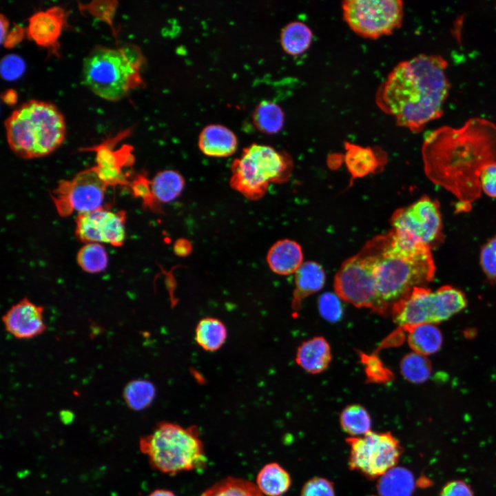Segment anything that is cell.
Listing matches in <instances>:
<instances>
[{
	"instance_id": "obj_19",
	"label": "cell",
	"mask_w": 496,
	"mask_h": 496,
	"mask_svg": "<svg viewBox=\"0 0 496 496\" xmlns=\"http://www.w3.org/2000/svg\"><path fill=\"white\" fill-rule=\"evenodd\" d=\"M302 260L303 254L300 245L289 239L275 242L267 255V262L271 270L282 276L295 273L303 263Z\"/></svg>"
},
{
	"instance_id": "obj_3",
	"label": "cell",
	"mask_w": 496,
	"mask_h": 496,
	"mask_svg": "<svg viewBox=\"0 0 496 496\" xmlns=\"http://www.w3.org/2000/svg\"><path fill=\"white\" fill-rule=\"evenodd\" d=\"M391 232L375 272L379 314H387L395 302L430 282L435 271L430 247Z\"/></svg>"
},
{
	"instance_id": "obj_25",
	"label": "cell",
	"mask_w": 496,
	"mask_h": 496,
	"mask_svg": "<svg viewBox=\"0 0 496 496\" xmlns=\"http://www.w3.org/2000/svg\"><path fill=\"white\" fill-rule=\"evenodd\" d=\"M408 342L414 352L428 355L437 352L442 343V335L434 324H422L407 330Z\"/></svg>"
},
{
	"instance_id": "obj_5",
	"label": "cell",
	"mask_w": 496,
	"mask_h": 496,
	"mask_svg": "<svg viewBox=\"0 0 496 496\" xmlns=\"http://www.w3.org/2000/svg\"><path fill=\"white\" fill-rule=\"evenodd\" d=\"M145 62V57L136 45L98 46L84 59L83 81L98 96L111 101H118L143 85L141 71Z\"/></svg>"
},
{
	"instance_id": "obj_7",
	"label": "cell",
	"mask_w": 496,
	"mask_h": 496,
	"mask_svg": "<svg viewBox=\"0 0 496 496\" xmlns=\"http://www.w3.org/2000/svg\"><path fill=\"white\" fill-rule=\"evenodd\" d=\"M291 167L287 154L269 145L252 143L232 162L230 185L246 198L256 200L265 195L270 183L287 180Z\"/></svg>"
},
{
	"instance_id": "obj_6",
	"label": "cell",
	"mask_w": 496,
	"mask_h": 496,
	"mask_svg": "<svg viewBox=\"0 0 496 496\" xmlns=\"http://www.w3.org/2000/svg\"><path fill=\"white\" fill-rule=\"evenodd\" d=\"M139 448L154 469L170 475L199 470L207 464L204 445L196 426L183 427L160 422L152 433L141 437Z\"/></svg>"
},
{
	"instance_id": "obj_15",
	"label": "cell",
	"mask_w": 496,
	"mask_h": 496,
	"mask_svg": "<svg viewBox=\"0 0 496 496\" xmlns=\"http://www.w3.org/2000/svg\"><path fill=\"white\" fill-rule=\"evenodd\" d=\"M42 306L24 298L12 305L3 316L6 331L17 339H32L46 329Z\"/></svg>"
},
{
	"instance_id": "obj_4",
	"label": "cell",
	"mask_w": 496,
	"mask_h": 496,
	"mask_svg": "<svg viewBox=\"0 0 496 496\" xmlns=\"http://www.w3.org/2000/svg\"><path fill=\"white\" fill-rule=\"evenodd\" d=\"M4 124L10 149L24 159L47 156L65 138L64 117L54 104L47 101L30 100L23 103Z\"/></svg>"
},
{
	"instance_id": "obj_37",
	"label": "cell",
	"mask_w": 496,
	"mask_h": 496,
	"mask_svg": "<svg viewBox=\"0 0 496 496\" xmlns=\"http://www.w3.org/2000/svg\"><path fill=\"white\" fill-rule=\"evenodd\" d=\"M480 265L491 280H496V236L491 238L482 248Z\"/></svg>"
},
{
	"instance_id": "obj_2",
	"label": "cell",
	"mask_w": 496,
	"mask_h": 496,
	"mask_svg": "<svg viewBox=\"0 0 496 496\" xmlns=\"http://www.w3.org/2000/svg\"><path fill=\"white\" fill-rule=\"evenodd\" d=\"M447 66L440 55L420 54L400 62L378 88L377 105L398 126L420 132L442 114L449 90Z\"/></svg>"
},
{
	"instance_id": "obj_24",
	"label": "cell",
	"mask_w": 496,
	"mask_h": 496,
	"mask_svg": "<svg viewBox=\"0 0 496 496\" xmlns=\"http://www.w3.org/2000/svg\"><path fill=\"white\" fill-rule=\"evenodd\" d=\"M345 163L352 176L362 177L374 172L380 165L375 151L349 143H345Z\"/></svg>"
},
{
	"instance_id": "obj_10",
	"label": "cell",
	"mask_w": 496,
	"mask_h": 496,
	"mask_svg": "<svg viewBox=\"0 0 496 496\" xmlns=\"http://www.w3.org/2000/svg\"><path fill=\"white\" fill-rule=\"evenodd\" d=\"M342 8L349 27L364 38L390 34L402 22L404 6L400 0H346Z\"/></svg>"
},
{
	"instance_id": "obj_20",
	"label": "cell",
	"mask_w": 496,
	"mask_h": 496,
	"mask_svg": "<svg viewBox=\"0 0 496 496\" xmlns=\"http://www.w3.org/2000/svg\"><path fill=\"white\" fill-rule=\"evenodd\" d=\"M325 280V272L320 264L313 261L303 262L295 272L293 309L298 311L302 300L319 291L324 285Z\"/></svg>"
},
{
	"instance_id": "obj_35",
	"label": "cell",
	"mask_w": 496,
	"mask_h": 496,
	"mask_svg": "<svg viewBox=\"0 0 496 496\" xmlns=\"http://www.w3.org/2000/svg\"><path fill=\"white\" fill-rule=\"evenodd\" d=\"M337 294L323 293L318 301L320 315L327 320L336 322L341 319L343 309Z\"/></svg>"
},
{
	"instance_id": "obj_29",
	"label": "cell",
	"mask_w": 496,
	"mask_h": 496,
	"mask_svg": "<svg viewBox=\"0 0 496 496\" xmlns=\"http://www.w3.org/2000/svg\"><path fill=\"white\" fill-rule=\"evenodd\" d=\"M256 127L261 132L278 133L283 127L285 115L282 108L269 101H262L255 108L252 115Z\"/></svg>"
},
{
	"instance_id": "obj_26",
	"label": "cell",
	"mask_w": 496,
	"mask_h": 496,
	"mask_svg": "<svg viewBox=\"0 0 496 496\" xmlns=\"http://www.w3.org/2000/svg\"><path fill=\"white\" fill-rule=\"evenodd\" d=\"M312 39L311 29L301 21L287 23L280 33V44L283 50L292 56L300 55L307 51Z\"/></svg>"
},
{
	"instance_id": "obj_44",
	"label": "cell",
	"mask_w": 496,
	"mask_h": 496,
	"mask_svg": "<svg viewBox=\"0 0 496 496\" xmlns=\"http://www.w3.org/2000/svg\"><path fill=\"white\" fill-rule=\"evenodd\" d=\"M148 496H176L172 491L166 489H156Z\"/></svg>"
},
{
	"instance_id": "obj_1",
	"label": "cell",
	"mask_w": 496,
	"mask_h": 496,
	"mask_svg": "<svg viewBox=\"0 0 496 496\" xmlns=\"http://www.w3.org/2000/svg\"><path fill=\"white\" fill-rule=\"evenodd\" d=\"M422 153L428 178L471 205L482 192V170L496 162V125L473 118L459 128L440 127L426 137Z\"/></svg>"
},
{
	"instance_id": "obj_28",
	"label": "cell",
	"mask_w": 496,
	"mask_h": 496,
	"mask_svg": "<svg viewBox=\"0 0 496 496\" xmlns=\"http://www.w3.org/2000/svg\"><path fill=\"white\" fill-rule=\"evenodd\" d=\"M227 335V329L223 322L212 317L200 320L195 330L196 342L208 351H216L222 347Z\"/></svg>"
},
{
	"instance_id": "obj_38",
	"label": "cell",
	"mask_w": 496,
	"mask_h": 496,
	"mask_svg": "<svg viewBox=\"0 0 496 496\" xmlns=\"http://www.w3.org/2000/svg\"><path fill=\"white\" fill-rule=\"evenodd\" d=\"M25 69V62L19 55L8 54L1 59V74L6 80L17 79L23 74Z\"/></svg>"
},
{
	"instance_id": "obj_17",
	"label": "cell",
	"mask_w": 496,
	"mask_h": 496,
	"mask_svg": "<svg viewBox=\"0 0 496 496\" xmlns=\"http://www.w3.org/2000/svg\"><path fill=\"white\" fill-rule=\"evenodd\" d=\"M65 18V10L59 6L39 11L29 19L27 34L40 46L55 48Z\"/></svg>"
},
{
	"instance_id": "obj_9",
	"label": "cell",
	"mask_w": 496,
	"mask_h": 496,
	"mask_svg": "<svg viewBox=\"0 0 496 496\" xmlns=\"http://www.w3.org/2000/svg\"><path fill=\"white\" fill-rule=\"evenodd\" d=\"M466 305L464 294L451 286L435 291L415 288L391 308L393 322L404 331L422 324H435L448 319Z\"/></svg>"
},
{
	"instance_id": "obj_8",
	"label": "cell",
	"mask_w": 496,
	"mask_h": 496,
	"mask_svg": "<svg viewBox=\"0 0 496 496\" xmlns=\"http://www.w3.org/2000/svg\"><path fill=\"white\" fill-rule=\"evenodd\" d=\"M391 237V231L373 238L357 254L342 264L334 280L335 293L341 299L378 313L375 272Z\"/></svg>"
},
{
	"instance_id": "obj_43",
	"label": "cell",
	"mask_w": 496,
	"mask_h": 496,
	"mask_svg": "<svg viewBox=\"0 0 496 496\" xmlns=\"http://www.w3.org/2000/svg\"><path fill=\"white\" fill-rule=\"evenodd\" d=\"M174 250L176 255L184 257L192 252V246L187 239L180 238L175 242Z\"/></svg>"
},
{
	"instance_id": "obj_13",
	"label": "cell",
	"mask_w": 496,
	"mask_h": 496,
	"mask_svg": "<svg viewBox=\"0 0 496 496\" xmlns=\"http://www.w3.org/2000/svg\"><path fill=\"white\" fill-rule=\"evenodd\" d=\"M391 225L396 234L431 247L441 236L442 221L439 205L424 196L397 209L392 215Z\"/></svg>"
},
{
	"instance_id": "obj_41",
	"label": "cell",
	"mask_w": 496,
	"mask_h": 496,
	"mask_svg": "<svg viewBox=\"0 0 496 496\" xmlns=\"http://www.w3.org/2000/svg\"><path fill=\"white\" fill-rule=\"evenodd\" d=\"M482 192L492 198H496V162L486 165L479 177Z\"/></svg>"
},
{
	"instance_id": "obj_32",
	"label": "cell",
	"mask_w": 496,
	"mask_h": 496,
	"mask_svg": "<svg viewBox=\"0 0 496 496\" xmlns=\"http://www.w3.org/2000/svg\"><path fill=\"white\" fill-rule=\"evenodd\" d=\"M342 430L351 437L362 436L371 431V420L368 411L360 404L345 407L340 415Z\"/></svg>"
},
{
	"instance_id": "obj_31",
	"label": "cell",
	"mask_w": 496,
	"mask_h": 496,
	"mask_svg": "<svg viewBox=\"0 0 496 496\" xmlns=\"http://www.w3.org/2000/svg\"><path fill=\"white\" fill-rule=\"evenodd\" d=\"M155 395L154 385L149 380L143 379L129 382L123 391L125 404L133 411H141L149 406Z\"/></svg>"
},
{
	"instance_id": "obj_16",
	"label": "cell",
	"mask_w": 496,
	"mask_h": 496,
	"mask_svg": "<svg viewBox=\"0 0 496 496\" xmlns=\"http://www.w3.org/2000/svg\"><path fill=\"white\" fill-rule=\"evenodd\" d=\"M96 151V165L94 167L100 178L108 187L128 185L130 180L128 172L124 167L130 166L134 161L131 148L127 146L113 151L107 144L99 145Z\"/></svg>"
},
{
	"instance_id": "obj_23",
	"label": "cell",
	"mask_w": 496,
	"mask_h": 496,
	"mask_svg": "<svg viewBox=\"0 0 496 496\" xmlns=\"http://www.w3.org/2000/svg\"><path fill=\"white\" fill-rule=\"evenodd\" d=\"M184 186L183 177L171 169L158 172L150 180L152 195L157 206L174 200L181 194Z\"/></svg>"
},
{
	"instance_id": "obj_12",
	"label": "cell",
	"mask_w": 496,
	"mask_h": 496,
	"mask_svg": "<svg viewBox=\"0 0 496 496\" xmlns=\"http://www.w3.org/2000/svg\"><path fill=\"white\" fill-rule=\"evenodd\" d=\"M107 187L93 166L71 179L59 182L50 196L58 214L67 217L74 212L79 214L103 207Z\"/></svg>"
},
{
	"instance_id": "obj_40",
	"label": "cell",
	"mask_w": 496,
	"mask_h": 496,
	"mask_svg": "<svg viewBox=\"0 0 496 496\" xmlns=\"http://www.w3.org/2000/svg\"><path fill=\"white\" fill-rule=\"evenodd\" d=\"M9 26L8 19L1 14V44L6 48H12L23 39L24 30L16 26L9 31Z\"/></svg>"
},
{
	"instance_id": "obj_42",
	"label": "cell",
	"mask_w": 496,
	"mask_h": 496,
	"mask_svg": "<svg viewBox=\"0 0 496 496\" xmlns=\"http://www.w3.org/2000/svg\"><path fill=\"white\" fill-rule=\"evenodd\" d=\"M440 496H474L471 487L464 482L454 480L442 489Z\"/></svg>"
},
{
	"instance_id": "obj_22",
	"label": "cell",
	"mask_w": 496,
	"mask_h": 496,
	"mask_svg": "<svg viewBox=\"0 0 496 496\" xmlns=\"http://www.w3.org/2000/svg\"><path fill=\"white\" fill-rule=\"evenodd\" d=\"M256 486L263 495L280 496L291 484L289 473L280 464L271 462L265 464L256 477Z\"/></svg>"
},
{
	"instance_id": "obj_21",
	"label": "cell",
	"mask_w": 496,
	"mask_h": 496,
	"mask_svg": "<svg viewBox=\"0 0 496 496\" xmlns=\"http://www.w3.org/2000/svg\"><path fill=\"white\" fill-rule=\"evenodd\" d=\"M296 362L309 373L316 374L327 368L331 360V348L323 337H315L298 347Z\"/></svg>"
},
{
	"instance_id": "obj_11",
	"label": "cell",
	"mask_w": 496,
	"mask_h": 496,
	"mask_svg": "<svg viewBox=\"0 0 496 496\" xmlns=\"http://www.w3.org/2000/svg\"><path fill=\"white\" fill-rule=\"evenodd\" d=\"M349 465L369 478L381 477L395 467L402 454L399 441L389 432L369 431L349 437Z\"/></svg>"
},
{
	"instance_id": "obj_34",
	"label": "cell",
	"mask_w": 496,
	"mask_h": 496,
	"mask_svg": "<svg viewBox=\"0 0 496 496\" xmlns=\"http://www.w3.org/2000/svg\"><path fill=\"white\" fill-rule=\"evenodd\" d=\"M400 370L406 380L419 384L428 379L431 373V365L425 355L413 352L402 358Z\"/></svg>"
},
{
	"instance_id": "obj_27",
	"label": "cell",
	"mask_w": 496,
	"mask_h": 496,
	"mask_svg": "<svg viewBox=\"0 0 496 496\" xmlns=\"http://www.w3.org/2000/svg\"><path fill=\"white\" fill-rule=\"evenodd\" d=\"M378 485L381 496H411L415 486L412 473L395 466L381 476Z\"/></svg>"
},
{
	"instance_id": "obj_14",
	"label": "cell",
	"mask_w": 496,
	"mask_h": 496,
	"mask_svg": "<svg viewBox=\"0 0 496 496\" xmlns=\"http://www.w3.org/2000/svg\"><path fill=\"white\" fill-rule=\"evenodd\" d=\"M126 212L112 211L102 207L93 211L79 214L76 219L75 234L83 242H105L121 247L125 239Z\"/></svg>"
},
{
	"instance_id": "obj_33",
	"label": "cell",
	"mask_w": 496,
	"mask_h": 496,
	"mask_svg": "<svg viewBox=\"0 0 496 496\" xmlns=\"http://www.w3.org/2000/svg\"><path fill=\"white\" fill-rule=\"evenodd\" d=\"M76 262L82 270L90 273L103 271L107 266V254L99 243H87L78 251Z\"/></svg>"
},
{
	"instance_id": "obj_18",
	"label": "cell",
	"mask_w": 496,
	"mask_h": 496,
	"mask_svg": "<svg viewBox=\"0 0 496 496\" xmlns=\"http://www.w3.org/2000/svg\"><path fill=\"white\" fill-rule=\"evenodd\" d=\"M237 145L235 134L223 125H208L199 134V149L208 156L227 157L236 152Z\"/></svg>"
},
{
	"instance_id": "obj_39",
	"label": "cell",
	"mask_w": 496,
	"mask_h": 496,
	"mask_svg": "<svg viewBox=\"0 0 496 496\" xmlns=\"http://www.w3.org/2000/svg\"><path fill=\"white\" fill-rule=\"evenodd\" d=\"M301 496H335L333 484L322 477H314L307 481L301 490Z\"/></svg>"
},
{
	"instance_id": "obj_36",
	"label": "cell",
	"mask_w": 496,
	"mask_h": 496,
	"mask_svg": "<svg viewBox=\"0 0 496 496\" xmlns=\"http://www.w3.org/2000/svg\"><path fill=\"white\" fill-rule=\"evenodd\" d=\"M135 197L141 198L143 205L151 209H156V205L151 192L150 180L143 174L135 176L128 185Z\"/></svg>"
},
{
	"instance_id": "obj_30",
	"label": "cell",
	"mask_w": 496,
	"mask_h": 496,
	"mask_svg": "<svg viewBox=\"0 0 496 496\" xmlns=\"http://www.w3.org/2000/svg\"><path fill=\"white\" fill-rule=\"evenodd\" d=\"M200 496H264L256 484L235 477L224 478L206 489Z\"/></svg>"
}]
</instances>
